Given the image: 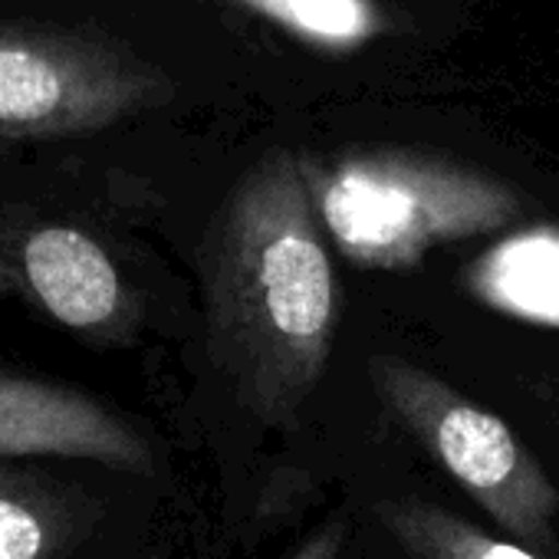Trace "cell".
Listing matches in <instances>:
<instances>
[{"label":"cell","mask_w":559,"mask_h":559,"mask_svg":"<svg viewBox=\"0 0 559 559\" xmlns=\"http://www.w3.org/2000/svg\"><path fill=\"white\" fill-rule=\"evenodd\" d=\"M300 155H263L230 191L204 253L211 356L237 399L287 425L320 385L340 287Z\"/></svg>","instance_id":"obj_1"},{"label":"cell","mask_w":559,"mask_h":559,"mask_svg":"<svg viewBox=\"0 0 559 559\" xmlns=\"http://www.w3.org/2000/svg\"><path fill=\"white\" fill-rule=\"evenodd\" d=\"M300 168L323 230L362 270H408L435 247L500 230L520 214L510 185L428 152L300 155Z\"/></svg>","instance_id":"obj_2"},{"label":"cell","mask_w":559,"mask_h":559,"mask_svg":"<svg viewBox=\"0 0 559 559\" xmlns=\"http://www.w3.org/2000/svg\"><path fill=\"white\" fill-rule=\"evenodd\" d=\"M369 379L405 431L513 543L526 549L556 546L559 490L503 418L399 356H376Z\"/></svg>","instance_id":"obj_3"},{"label":"cell","mask_w":559,"mask_h":559,"mask_svg":"<svg viewBox=\"0 0 559 559\" xmlns=\"http://www.w3.org/2000/svg\"><path fill=\"white\" fill-rule=\"evenodd\" d=\"M168 93L152 63L99 31L0 24V139L99 132Z\"/></svg>","instance_id":"obj_4"},{"label":"cell","mask_w":559,"mask_h":559,"mask_svg":"<svg viewBox=\"0 0 559 559\" xmlns=\"http://www.w3.org/2000/svg\"><path fill=\"white\" fill-rule=\"evenodd\" d=\"M17 273L27 294L63 326L99 340H122L139 323V300L109 250L70 224H44L24 234Z\"/></svg>","instance_id":"obj_5"},{"label":"cell","mask_w":559,"mask_h":559,"mask_svg":"<svg viewBox=\"0 0 559 559\" xmlns=\"http://www.w3.org/2000/svg\"><path fill=\"white\" fill-rule=\"evenodd\" d=\"M86 457L119 471H148V441L103 402L34 379L0 376V461Z\"/></svg>","instance_id":"obj_6"},{"label":"cell","mask_w":559,"mask_h":559,"mask_svg":"<svg viewBox=\"0 0 559 559\" xmlns=\"http://www.w3.org/2000/svg\"><path fill=\"white\" fill-rule=\"evenodd\" d=\"M96 526V503L76 487L0 464V559H60Z\"/></svg>","instance_id":"obj_7"},{"label":"cell","mask_w":559,"mask_h":559,"mask_svg":"<svg viewBox=\"0 0 559 559\" xmlns=\"http://www.w3.org/2000/svg\"><path fill=\"white\" fill-rule=\"evenodd\" d=\"M379 516L415 559H539L533 549L513 539H497L428 500H385Z\"/></svg>","instance_id":"obj_8"},{"label":"cell","mask_w":559,"mask_h":559,"mask_svg":"<svg viewBox=\"0 0 559 559\" xmlns=\"http://www.w3.org/2000/svg\"><path fill=\"white\" fill-rule=\"evenodd\" d=\"M234 4L326 50H353L385 31L376 0H234Z\"/></svg>","instance_id":"obj_9"},{"label":"cell","mask_w":559,"mask_h":559,"mask_svg":"<svg viewBox=\"0 0 559 559\" xmlns=\"http://www.w3.org/2000/svg\"><path fill=\"white\" fill-rule=\"evenodd\" d=\"M346 523H326L323 530H317L304 546H297L287 559H340L343 543H346Z\"/></svg>","instance_id":"obj_10"},{"label":"cell","mask_w":559,"mask_h":559,"mask_svg":"<svg viewBox=\"0 0 559 559\" xmlns=\"http://www.w3.org/2000/svg\"><path fill=\"white\" fill-rule=\"evenodd\" d=\"M142 559H162V556H158V552H145Z\"/></svg>","instance_id":"obj_11"}]
</instances>
